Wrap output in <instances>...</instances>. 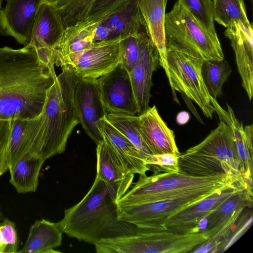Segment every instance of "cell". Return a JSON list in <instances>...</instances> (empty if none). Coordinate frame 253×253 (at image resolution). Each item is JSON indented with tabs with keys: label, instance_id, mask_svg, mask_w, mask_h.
Returning a JSON list of instances; mask_svg holds the SVG:
<instances>
[{
	"label": "cell",
	"instance_id": "8992f818",
	"mask_svg": "<svg viewBox=\"0 0 253 253\" xmlns=\"http://www.w3.org/2000/svg\"><path fill=\"white\" fill-rule=\"evenodd\" d=\"M211 238L208 230L181 233L168 229L139 228L103 239L94 245L97 253H192Z\"/></svg>",
	"mask_w": 253,
	"mask_h": 253
},
{
	"label": "cell",
	"instance_id": "4dcf8cb0",
	"mask_svg": "<svg viewBox=\"0 0 253 253\" xmlns=\"http://www.w3.org/2000/svg\"><path fill=\"white\" fill-rule=\"evenodd\" d=\"M94 0H57L52 6L58 13L64 29L81 23Z\"/></svg>",
	"mask_w": 253,
	"mask_h": 253
},
{
	"label": "cell",
	"instance_id": "5b68a950",
	"mask_svg": "<svg viewBox=\"0 0 253 253\" xmlns=\"http://www.w3.org/2000/svg\"><path fill=\"white\" fill-rule=\"evenodd\" d=\"M178 165L181 173L196 176L226 175L253 191L245 180L232 130L222 120L203 141L180 154Z\"/></svg>",
	"mask_w": 253,
	"mask_h": 253
},
{
	"label": "cell",
	"instance_id": "e575fe53",
	"mask_svg": "<svg viewBox=\"0 0 253 253\" xmlns=\"http://www.w3.org/2000/svg\"><path fill=\"white\" fill-rule=\"evenodd\" d=\"M244 209L241 208L225 219L222 227L207 242L194 251L193 253H205L211 252L221 242L225 240L231 233L233 225L235 223Z\"/></svg>",
	"mask_w": 253,
	"mask_h": 253
},
{
	"label": "cell",
	"instance_id": "6da1fadb",
	"mask_svg": "<svg viewBox=\"0 0 253 253\" xmlns=\"http://www.w3.org/2000/svg\"><path fill=\"white\" fill-rule=\"evenodd\" d=\"M56 74L33 47H0V120H30L42 111Z\"/></svg>",
	"mask_w": 253,
	"mask_h": 253
},
{
	"label": "cell",
	"instance_id": "52a82bcc",
	"mask_svg": "<svg viewBox=\"0 0 253 253\" xmlns=\"http://www.w3.org/2000/svg\"><path fill=\"white\" fill-rule=\"evenodd\" d=\"M165 32L166 46L203 60L224 58L219 40L210 35L177 1L165 14Z\"/></svg>",
	"mask_w": 253,
	"mask_h": 253
},
{
	"label": "cell",
	"instance_id": "ab89813d",
	"mask_svg": "<svg viewBox=\"0 0 253 253\" xmlns=\"http://www.w3.org/2000/svg\"><path fill=\"white\" fill-rule=\"evenodd\" d=\"M57 0H42L41 3H46L50 5H52Z\"/></svg>",
	"mask_w": 253,
	"mask_h": 253
},
{
	"label": "cell",
	"instance_id": "8d00e7d4",
	"mask_svg": "<svg viewBox=\"0 0 253 253\" xmlns=\"http://www.w3.org/2000/svg\"><path fill=\"white\" fill-rule=\"evenodd\" d=\"M10 134V121L0 120V177L8 170L7 154Z\"/></svg>",
	"mask_w": 253,
	"mask_h": 253
},
{
	"label": "cell",
	"instance_id": "4316f807",
	"mask_svg": "<svg viewBox=\"0 0 253 253\" xmlns=\"http://www.w3.org/2000/svg\"><path fill=\"white\" fill-rule=\"evenodd\" d=\"M29 120H10V134L8 147V168L26 152H31L33 133Z\"/></svg>",
	"mask_w": 253,
	"mask_h": 253
},
{
	"label": "cell",
	"instance_id": "d4e9b609",
	"mask_svg": "<svg viewBox=\"0 0 253 253\" xmlns=\"http://www.w3.org/2000/svg\"><path fill=\"white\" fill-rule=\"evenodd\" d=\"M44 162L43 160L28 152L9 167V182L18 193L36 191L40 172Z\"/></svg>",
	"mask_w": 253,
	"mask_h": 253
},
{
	"label": "cell",
	"instance_id": "44dd1931",
	"mask_svg": "<svg viewBox=\"0 0 253 253\" xmlns=\"http://www.w3.org/2000/svg\"><path fill=\"white\" fill-rule=\"evenodd\" d=\"M64 30L55 9L46 3H41L27 45L36 50L53 49L58 44Z\"/></svg>",
	"mask_w": 253,
	"mask_h": 253
},
{
	"label": "cell",
	"instance_id": "f1b7e54d",
	"mask_svg": "<svg viewBox=\"0 0 253 253\" xmlns=\"http://www.w3.org/2000/svg\"><path fill=\"white\" fill-rule=\"evenodd\" d=\"M253 194V191L244 189L230 196L206 218L205 230H210L220 224L239 209L252 207Z\"/></svg>",
	"mask_w": 253,
	"mask_h": 253
},
{
	"label": "cell",
	"instance_id": "1f68e13d",
	"mask_svg": "<svg viewBox=\"0 0 253 253\" xmlns=\"http://www.w3.org/2000/svg\"><path fill=\"white\" fill-rule=\"evenodd\" d=\"M210 35L219 40L214 19L212 1L211 0H177Z\"/></svg>",
	"mask_w": 253,
	"mask_h": 253
},
{
	"label": "cell",
	"instance_id": "4fadbf2b",
	"mask_svg": "<svg viewBox=\"0 0 253 253\" xmlns=\"http://www.w3.org/2000/svg\"><path fill=\"white\" fill-rule=\"evenodd\" d=\"M160 62L158 51L147 31L142 34L138 60L129 74L137 109V116L150 107L153 73Z\"/></svg>",
	"mask_w": 253,
	"mask_h": 253
},
{
	"label": "cell",
	"instance_id": "3957f363",
	"mask_svg": "<svg viewBox=\"0 0 253 253\" xmlns=\"http://www.w3.org/2000/svg\"><path fill=\"white\" fill-rule=\"evenodd\" d=\"M239 185L243 186L226 175L196 176L181 172L139 175L137 182L132 185L116 206L180 199L198 203L216 193Z\"/></svg>",
	"mask_w": 253,
	"mask_h": 253
},
{
	"label": "cell",
	"instance_id": "ac0fdd59",
	"mask_svg": "<svg viewBox=\"0 0 253 253\" xmlns=\"http://www.w3.org/2000/svg\"><path fill=\"white\" fill-rule=\"evenodd\" d=\"M224 35L230 41L242 79V85L251 100L253 97V25L235 22L226 28Z\"/></svg>",
	"mask_w": 253,
	"mask_h": 253
},
{
	"label": "cell",
	"instance_id": "74e56055",
	"mask_svg": "<svg viewBox=\"0 0 253 253\" xmlns=\"http://www.w3.org/2000/svg\"><path fill=\"white\" fill-rule=\"evenodd\" d=\"M190 119L189 114L186 111H181L177 114L176 120V123L179 125H183L186 124Z\"/></svg>",
	"mask_w": 253,
	"mask_h": 253
},
{
	"label": "cell",
	"instance_id": "603a6c76",
	"mask_svg": "<svg viewBox=\"0 0 253 253\" xmlns=\"http://www.w3.org/2000/svg\"><path fill=\"white\" fill-rule=\"evenodd\" d=\"M168 0H140L139 7L148 35L158 51L159 65L164 69L169 80L165 32V10Z\"/></svg>",
	"mask_w": 253,
	"mask_h": 253
},
{
	"label": "cell",
	"instance_id": "cb8c5ba5",
	"mask_svg": "<svg viewBox=\"0 0 253 253\" xmlns=\"http://www.w3.org/2000/svg\"><path fill=\"white\" fill-rule=\"evenodd\" d=\"M63 233L59 222L37 220L30 228L24 247L17 253H60L53 249L61 246Z\"/></svg>",
	"mask_w": 253,
	"mask_h": 253
},
{
	"label": "cell",
	"instance_id": "484cf974",
	"mask_svg": "<svg viewBox=\"0 0 253 253\" xmlns=\"http://www.w3.org/2000/svg\"><path fill=\"white\" fill-rule=\"evenodd\" d=\"M106 119L123 134L141 153L145 161L155 155L146 142L141 132L137 115L111 113Z\"/></svg>",
	"mask_w": 253,
	"mask_h": 253
},
{
	"label": "cell",
	"instance_id": "f35d334b",
	"mask_svg": "<svg viewBox=\"0 0 253 253\" xmlns=\"http://www.w3.org/2000/svg\"><path fill=\"white\" fill-rule=\"evenodd\" d=\"M6 235L2 226L0 225V253H6Z\"/></svg>",
	"mask_w": 253,
	"mask_h": 253
},
{
	"label": "cell",
	"instance_id": "60d3db41",
	"mask_svg": "<svg viewBox=\"0 0 253 253\" xmlns=\"http://www.w3.org/2000/svg\"><path fill=\"white\" fill-rule=\"evenodd\" d=\"M3 218H4V216H3L2 211H1V208L0 207V221L2 220L3 219Z\"/></svg>",
	"mask_w": 253,
	"mask_h": 253
},
{
	"label": "cell",
	"instance_id": "7c38bea8",
	"mask_svg": "<svg viewBox=\"0 0 253 253\" xmlns=\"http://www.w3.org/2000/svg\"><path fill=\"white\" fill-rule=\"evenodd\" d=\"M74 102L79 124L86 134L97 144L103 139L97 125L106 114L100 98L96 79L78 77L74 89Z\"/></svg>",
	"mask_w": 253,
	"mask_h": 253
},
{
	"label": "cell",
	"instance_id": "5bb4252c",
	"mask_svg": "<svg viewBox=\"0 0 253 253\" xmlns=\"http://www.w3.org/2000/svg\"><path fill=\"white\" fill-rule=\"evenodd\" d=\"M96 176L105 182L116 204L133 184L134 174L126 167L105 139L96 144Z\"/></svg>",
	"mask_w": 253,
	"mask_h": 253
},
{
	"label": "cell",
	"instance_id": "d6986e66",
	"mask_svg": "<svg viewBox=\"0 0 253 253\" xmlns=\"http://www.w3.org/2000/svg\"><path fill=\"white\" fill-rule=\"evenodd\" d=\"M142 134L155 155L170 153L179 156L173 131L159 114L155 105L138 116Z\"/></svg>",
	"mask_w": 253,
	"mask_h": 253
},
{
	"label": "cell",
	"instance_id": "277c9868",
	"mask_svg": "<svg viewBox=\"0 0 253 253\" xmlns=\"http://www.w3.org/2000/svg\"><path fill=\"white\" fill-rule=\"evenodd\" d=\"M78 76L71 67L62 68L49 88L39 115L37 156L44 161L64 152L74 128L79 124L74 92Z\"/></svg>",
	"mask_w": 253,
	"mask_h": 253
},
{
	"label": "cell",
	"instance_id": "9a60e30c",
	"mask_svg": "<svg viewBox=\"0 0 253 253\" xmlns=\"http://www.w3.org/2000/svg\"><path fill=\"white\" fill-rule=\"evenodd\" d=\"M42 0H7L0 9V33L27 46Z\"/></svg>",
	"mask_w": 253,
	"mask_h": 253
},
{
	"label": "cell",
	"instance_id": "9c48e42d",
	"mask_svg": "<svg viewBox=\"0 0 253 253\" xmlns=\"http://www.w3.org/2000/svg\"><path fill=\"white\" fill-rule=\"evenodd\" d=\"M96 80L106 115L117 113L137 115L130 75L121 61L112 70Z\"/></svg>",
	"mask_w": 253,
	"mask_h": 253
},
{
	"label": "cell",
	"instance_id": "f546056e",
	"mask_svg": "<svg viewBox=\"0 0 253 253\" xmlns=\"http://www.w3.org/2000/svg\"><path fill=\"white\" fill-rule=\"evenodd\" d=\"M213 19L226 28L235 22L250 24L244 0H213Z\"/></svg>",
	"mask_w": 253,
	"mask_h": 253
},
{
	"label": "cell",
	"instance_id": "836d02e7",
	"mask_svg": "<svg viewBox=\"0 0 253 253\" xmlns=\"http://www.w3.org/2000/svg\"><path fill=\"white\" fill-rule=\"evenodd\" d=\"M145 31L121 41V61L129 74L138 60L140 52L141 35Z\"/></svg>",
	"mask_w": 253,
	"mask_h": 253
},
{
	"label": "cell",
	"instance_id": "8fae6325",
	"mask_svg": "<svg viewBox=\"0 0 253 253\" xmlns=\"http://www.w3.org/2000/svg\"><path fill=\"white\" fill-rule=\"evenodd\" d=\"M196 203L180 199L117 206L118 219L139 228L163 230L162 224L166 219Z\"/></svg>",
	"mask_w": 253,
	"mask_h": 253
},
{
	"label": "cell",
	"instance_id": "7402d4cb",
	"mask_svg": "<svg viewBox=\"0 0 253 253\" xmlns=\"http://www.w3.org/2000/svg\"><path fill=\"white\" fill-rule=\"evenodd\" d=\"M105 117L101 118L97 125L103 138L130 171L133 174L146 175L149 169L142 155Z\"/></svg>",
	"mask_w": 253,
	"mask_h": 253
},
{
	"label": "cell",
	"instance_id": "30bf717a",
	"mask_svg": "<svg viewBox=\"0 0 253 253\" xmlns=\"http://www.w3.org/2000/svg\"><path fill=\"white\" fill-rule=\"evenodd\" d=\"M140 0H128L95 24L94 42L123 40L147 30Z\"/></svg>",
	"mask_w": 253,
	"mask_h": 253
},
{
	"label": "cell",
	"instance_id": "d6a6232c",
	"mask_svg": "<svg viewBox=\"0 0 253 253\" xmlns=\"http://www.w3.org/2000/svg\"><path fill=\"white\" fill-rule=\"evenodd\" d=\"M128 0H94L84 20L77 24L85 27L94 25Z\"/></svg>",
	"mask_w": 253,
	"mask_h": 253
},
{
	"label": "cell",
	"instance_id": "b9f144b4",
	"mask_svg": "<svg viewBox=\"0 0 253 253\" xmlns=\"http://www.w3.org/2000/svg\"><path fill=\"white\" fill-rule=\"evenodd\" d=\"M1 1H2V0H0V9H1Z\"/></svg>",
	"mask_w": 253,
	"mask_h": 253
},
{
	"label": "cell",
	"instance_id": "2e32d148",
	"mask_svg": "<svg viewBox=\"0 0 253 253\" xmlns=\"http://www.w3.org/2000/svg\"><path fill=\"white\" fill-rule=\"evenodd\" d=\"M121 41L94 42L71 67L79 77L98 79L112 70L121 61Z\"/></svg>",
	"mask_w": 253,
	"mask_h": 253
},
{
	"label": "cell",
	"instance_id": "7a4b0ae2",
	"mask_svg": "<svg viewBox=\"0 0 253 253\" xmlns=\"http://www.w3.org/2000/svg\"><path fill=\"white\" fill-rule=\"evenodd\" d=\"M59 223L68 236L94 245L103 239L129 233L136 228L118 219L117 206L109 189L96 176L82 200L64 210Z\"/></svg>",
	"mask_w": 253,
	"mask_h": 253
},
{
	"label": "cell",
	"instance_id": "d590c367",
	"mask_svg": "<svg viewBox=\"0 0 253 253\" xmlns=\"http://www.w3.org/2000/svg\"><path fill=\"white\" fill-rule=\"evenodd\" d=\"M146 163L154 173L180 172L178 156L174 154L154 155L146 160Z\"/></svg>",
	"mask_w": 253,
	"mask_h": 253
},
{
	"label": "cell",
	"instance_id": "83f0119b",
	"mask_svg": "<svg viewBox=\"0 0 253 253\" xmlns=\"http://www.w3.org/2000/svg\"><path fill=\"white\" fill-rule=\"evenodd\" d=\"M232 71L227 61L222 60H203L202 75L210 95L216 99L222 94V86Z\"/></svg>",
	"mask_w": 253,
	"mask_h": 253
},
{
	"label": "cell",
	"instance_id": "ba28073f",
	"mask_svg": "<svg viewBox=\"0 0 253 253\" xmlns=\"http://www.w3.org/2000/svg\"><path fill=\"white\" fill-rule=\"evenodd\" d=\"M169 82L174 100L178 102L175 91L183 93L195 102L207 118L215 112L202 75L203 60L181 50L167 46Z\"/></svg>",
	"mask_w": 253,
	"mask_h": 253
},
{
	"label": "cell",
	"instance_id": "ffe728a7",
	"mask_svg": "<svg viewBox=\"0 0 253 253\" xmlns=\"http://www.w3.org/2000/svg\"><path fill=\"white\" fill-rule=\"evenodd\" d=\"M95 25H76L65 29L57 45L52 50L54 65L71 67L78 57L94 43Z\"/></svg>",
	"mask_w": 253,
	"mask_h": 253
},
{
	"label": "cell",
	"instance_id": "e0dca14e",
	"mask_svg": "<svg viewBox=\"0 0 253 253\" xmlns=\"http://www.w3.org/2000/svg\"><path fill=\"white\" fill-rule=\"evenodd\" d=\"M246 189L239 185L216 193L168 217L163 227L176 232L187 233L200 231L201 221L232 195ZM247 190V189H246Z\"/></svg>",
	"mask_w": 253,
	"mask_h": 253
}]
</instances>
